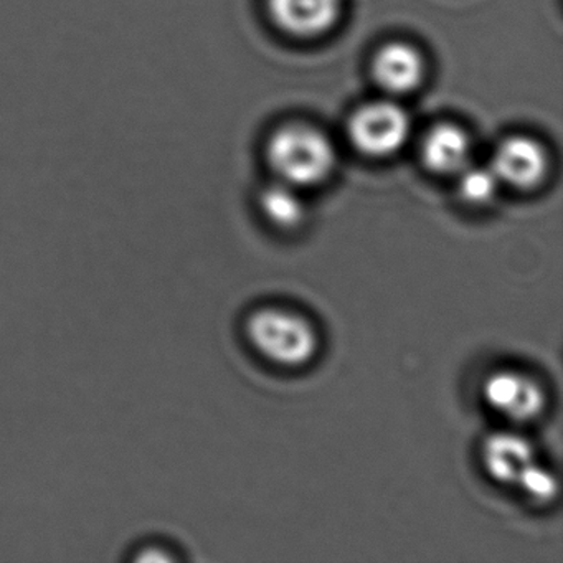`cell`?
I'll use <instances>...</instances> for the list:
<instances>
[{"mask_svg":"<svg viewBox=\"0 0 563 563\" xmlns=\"http://www.w3.org/2000/svg\"><path fill=\"white\" fill-rule=\"evenodd\" d=\"M526 497H529L533 503H550L555 497L559 490V483L555 476L550 473L547 467L540 466L539 463H533L526 473L520 477L519 483L516 484Z\"/></svg>","mask_w":563,"mask_h":563,"instance_id":"cell-12","label":"cell"},{"mask_svg":"<svg viewBox=\"0 0 563 563\" xmlns=\"http://www.w3.org/2000/svg\"><path fill=\"white\" fill-rule=\"evenodd\" d=\"M536 461L532 444L517 433H494L483 444V466L496 483L516 486Z\"/></svg>","mask_w":563,"mask_h":563,"instance_id":"cell-8","label":"cell"},{"mask_svg":"<svg viewBox=\"0 0 563 563\" xmlns=\"http://www.w3.org/2000/svg\"><path fill=\"white\" fill-rule=\"evenodd\" d=\"M276 27L292 37H319L341 18L342 0H266Z\"/></svg>","mask_w":563,"mask_h":563,"instance_id":"cell-6","label":"cell"},{"mask_svg":"<svg viewBox=\"0 0 563 563\" xmlns=\"http://www.w3.org/2000/svg\"><path fill=\"white\" fill-rule=\"evenodd\" d=\"M250 344L262 357L283 367H302L318 351L314 325L282 308H263L246 322Z\"/></svg>","mask_w":563,"mask_h":563,"instance_id":"cell-2","label":"cell"},{"mask_svg":"<svg viewBox=\"0 0 563 563\" xmlns=\"http://www.w3.org/2000/svg\"><path fill=\"white\" fill-rule=\"evenodd\" d=\"M296 187L272 184L260 196V207L269 223L282 230L298 229L306 219V207Z\"/></svg>","mask_w":563,"mask_h":563,"instance_id":"cell-10","label":"cell"},{"mask_svg":"<svg viewBox=\"0 0 563 563\" xmlns=\"http://www.w3.org/2000/svg\"><path fill=\"white\" fill-rule=\"evenodd\" d=\"M470 136L457 124H437L421 143V159L434 174H460L470 164Z\"/></svg>","mask_w":563,"mask_h":563,"instance_id":"cell-9","label":"cell"},{"mask_svg":"<svg viewBox=\"0 0 563 563\" xmlns=\"http://www.w3.org/2000/svg\"><path fill=\"white\" fill-rule=\"evenodd\" d=\"M460 174L457 192L464 202L471 206H486L494 199L500 183L490 167H473L467 164Z\"/></svg>","mask_w":563,"mask_h":563,"instance_id":"cell-11","label":"cell"},{"mask_svg":"<svg viewBox=\"0 0 563 563\" xmlns=\"http://www.w3.org/2000/svg\"><path fill=\"white\" fill-rule=\"evenodd\" d=\"M140 562H170L174 560L173 555L164 552L163 547L151 545L147 549H143V552L137 555Z\"/></svg>","mask_w":563,"mask_h":563,"instance_id":"cell-13","label":"cell"},{"mask_svg":"<svg viewBox=\"0 0 563 563\" xmlns=\"http://www.w3.org/2000/svg\"><path fill=\"white\" fill-rule=\"evenodd\" d=\"M349 140L365 156L387 157L400 151L410 134V118L391 101H372L354 111Z\"/></svg>","mask_w":563,"mask_h":563,"instance_id":"cell-3","label":"cell"},{"mask_svg":"<svg viewBox=\"0 0 563 563\" xmlns=\"http://www.w3.org/2000/svg\"><path fill=\"white\" fill-rule=\"evenodd\" d=\"M372 75L378 87L387 93H410L423 80L424 60L413 45L390 42L375 54Z\"/></svg>","mask_w":563,"mask_h":563,"instance_id":"cell-7","label":"cell"},{"mask_svg":"<svg viewBox=\"0 0 563 563\" xmlns=\"http://www.w3.org/2000/svg\"><path fill=\"white\" fill-rule=\"evenodd\" d=\"M486 404L510 421L536 420L545 407V394L539 382L517 371H497L483 385Z\"/></svg>","mask_w":563,"mask_h":563,"instance_id":"cell-4","label":"cell"},{"mask_svg":"<svg viewBox=\"0 0 563 563\" xmlns=\"http://www.w3.org/2000/svg\"><path fill=\"white\" fill-rule=\"evenodd\" d=\"M490 169L499 183L529 190L542 183L549 169V157L539 141L517 134L497 146Z\"/></svg>","mask_w":563,"mask_h":563,"instance_id":"cell-5","label":"cell"},{"mask_svg":"<svg viewBox=\"0 0 563 563\" xmlns=\"http://www.w3.org/2000/svg\"><path fill=\"white\" fill-rule=\"evenodd\" d=\"M266 159L282 183L311 187L329 179L335 167L332 141L318 128L291 123L279 128L266 144Z\"/></svg>","mask_w":563,"mask_h":563,"instance_id":"cell-1","label":"cell"}]
</instances>
